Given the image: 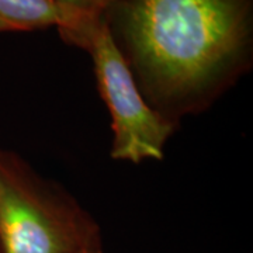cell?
<instances>
[{"label": "cell", "mask_w": 253, "mask_h": 253, "mask_svg": "<svg viewBox=\"0 0 253 253\" xmlns=\"http://www.w3.org/2000/svg\"><path fill=\"white\" fill-rule=\"evenodd\" d=\"M104 17L145 100L174 123L249 68L253 0H118Z\"/></svg>", "instance_id": "6da1fadb"}, {"label": "cell", "mask_w": 253, "mask_h": 253, "mask_svg": "<svg viewBox=\"0 0 253 253\" xmlns=\"http://www.w3.org/2000/svg\"><path fill=\"white\" fill-rule=\"evenodd\" d=\"M3 253H78L103 248L101 229L72 196L0 148Z\"/></svg>", "instance_id": "7a4b0ae2"}, {"label": "cell", "mask_w": 253, "mask_h": 253, "mask_svg": "<svg viewBox=\"0 0 253 253\" xmlns=\"http://www.w3.org/2000/svg\"><path fill=\"white\" fill-rule=\"evenodd\" d=\"M62 38L84 49L93 61L97 89L111 117V158L131 163L162 159L177 123L148 104L104 14L93 16Z\"/></svg>", "instance_id": "3957f363"}, {"label": "cell", "mask_w": 253, "mask_h": 253, "mask_svg": "<svg viewBox=\"0 0 253 253\" xmlns=\"http://www.w3.org/2000/svg\"><path fill=\"white\" fill-rule=\"evenodd\" d=\"M93 13L63 6L55 0H0V20L17 31L56 27L59 34L76 31Z\"/></svg>", "instance_id": "277c9868"}, {"label": "cell", "mask_w": 253, "mask_h": 253, "mask_svg": "<svg viewBox=\"0 0 253 253\" xmlns=\"http://www.w3.org/2000/svg\"><path fill=\"white\" fill-rule=\"evenodd\" d=\"M55 1L84 13L104 14L118 0H55Z\"/></svg>", "instance_id": "5b68a950"}, {"label": "cell", "mask_w": 253, "mask_h": 253, "mask_svg": "<svg viewBox=\"0 0 253 253\" xmlns=\"http://www.w3.org/2000/svg\"><path fill=\"white\" fill-rule=\"evenodd\" d=\"M14 33V31H17L14 27H11L10 24H7L6 21H3V20H0V33Z\"/></svg>", "instance_id": "8992f818"}, {"label": "cell", "mask_w": 253, "mask_h": 253, "mask_svg": "<svg viewBox=\"0 0 253 253\" xmlns=\"http://www.w3.org/2000/svg\"><path fill=\"white\" fill-rule=\"evenodd\" d=\"M78 253H104L103 248H93V249H87V251H82Z\"/></svg>", "instance_id": "52a82bcc"}]
</instances>
